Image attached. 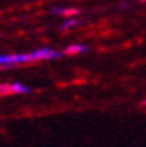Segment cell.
I'll use <instances>...</instances> for the list:
<instances>
[{"instance_id":"obj_1","label":"cell","mask_w":146,"mask_h":147,"mask_svg":"<svg viewBox=\"0 0 146 147\" xmlns=\"http://www.w3.org/2000/svg\"><path fill=\"white\" fill-rule=\"evenodd\" d=\"M64 54L63 51H56L53 47H38L30 53H15V54H0V67L8 69L23 64L40 62V61H56L61 59Z\"/></svg>"},{"instance_id":"obj_2","label":"cell","mask_w":146,"mask_h":147,"mask_svg":"<svg viewBox=\"0 0 146 147\" xmlns=\"http://www.w3.org/2000/svg\"><path fill=\"white\" fill-rule=\"evenodd\" d=\"M87 51H89V46H87V44H81V42H77V44H71V46H68L63 51V54H66V56H76V54L87 53Z\"/></svg>"},{"instance_id":"obj_4","label":"cell","mask_w":146,"mask_h":147,"mask_svg":"<svg viewBox=\"0 0 146 147\" xmlns=\"http://www.w3.org/2000/svg\"><path fill=\"white\" fill-rule=\"evenodd\" d=\"M12 95H15L12 82H3V84H0V98H5V96H12Z\"/></svg>"},{"instance_id":"obj_5","label":"cell","mask_w":146,"mask_h":147,"mask_svg":"<svg viewBox=\"0 0 146 147\" xmlns=\"http://www.w3.org/2000/svg\"><path fill=\"white\" fill-rule=\"evenodd\" d=\"M76 25H79V20L77 18H69V20H66L63 23V25H61V30H71V28L72 26H76Z\"/></svg>"},{"instance_id":"obj_3","label":"cell","mask_w":146,"mask_h":147,"mask_svg":"<svg viewBox=\"0 0 146 147\" xmlns=\"http://www.w3.org/2000/svg\"><path fill=\"white\" fill-rule=\"evenodd\" d=\"M51 13H53V15H64V16H72V18H74V15H77L79 10H77V8H63V7H54V8L51 10Z\"/></svg>"}]
</instances>
